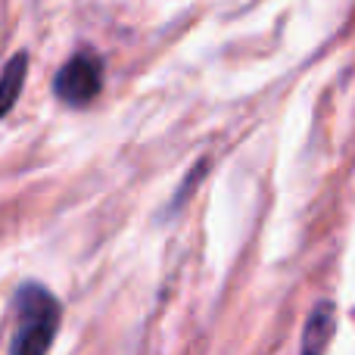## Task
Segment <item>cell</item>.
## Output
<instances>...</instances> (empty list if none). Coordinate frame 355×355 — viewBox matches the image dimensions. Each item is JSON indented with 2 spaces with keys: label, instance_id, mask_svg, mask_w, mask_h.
Instances as JSON below:
<instances>
[{
  "label": "cell",
  "instance_id": "obj_2",
  "mask_svg": "<svg viewBox=\"0 0 355 355\" xmlns=\"http://www.w3.org/2000/svg\"><path fill=\"white\" fill-rule=\"evenodd\" d=\"M103 87V66L91 53H75L66 66L56 72V97L69 106H87Z\"/></svg>",
  "mask_w": 355,
  "mask_h": 355
},
{
  "label": "cell",
  "instance_id": "obj_4",
  "mask_svg": "<svg viewBox=\"0 0 355 355\" xmlns=\"http://www.w3.org/2000/svg\"><path fill=\"white\" fill-rule=\"evenodd\" d=\"M25 69H28V56L25 53H16L10 62H6V69H3V112H10L12 103H16L19 87H22V81H25Z\"/></svg>",
  "mask_w": 355,
  "mask_h": 355
},
{
  "label": "cell",
  "instance_id": "obj_3",
  "mask_svg": "<svg viewBox=\"0 0 355 355\" xmlns=\"http://www.w3.org/2000/svg\"><path fill=\"white\" fill-rule=\"evenodd\" d=\"M331 334H334V306L321 302V306H315L312 318L306 324V334H302V355H324L327 343H331Z\"/></svg>",
  "mask_w": 355,
  "mask_h": 355
},
{
  "label": "cell",
  "instance_id": "obj_1",
  "mask_svg": "<svg viewBox=\"0 0 355 355\" xmlns=\"http://www.w3.org/2000/svg\"><path fill=\"white\" fill-rule=\"evenodd\" d=\"M60 331V302L37 284H25L16 293V324L10 355H44Z\"/></svg>",
  "mask_w": 355,
  "mask_h": 355
}]
</instances>
